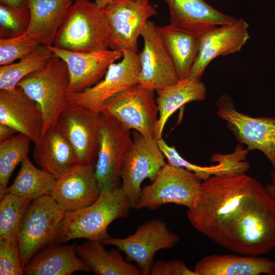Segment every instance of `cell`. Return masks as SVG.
Listing matches in <instances>:
<instances>
[{"instance_id":"5","label":"cell","mask_w":275,"mask_h":275,"mask_svg":"<svg viewBox=\"0 0 275 275\" xmlns=\"http://www.w3.org/2000/svg\"><path fill=\"white\" fill-rule=\"evenodd\" d=\"M69 80L66 63L53 55L44 68L26 76L18 84L17 86L35 100L41 109V135L56 125L66 106Z\"/></svg>"},{"instance_id":"17","label":"cell","mask_w":275,"mask_h":275,"mask_svg":"<svg viewBox=\"0 0 275 275\" xmlns=\"http://www.w3.org/2000/svg\"><path fill=\"white\" fill-rule=\"evenodd\" d=\"M53 55L66 63L69 73L68 93L81 92L104 77L113 63L122 58V51L105 49L91 52L71 51L47 45Z\"/></svg>"},{"instance_id":"13","label":"cell","mask_w":275,"mask_h":275,"mask_svg":"<svg viewBox=\"0 0 275 275\" xmlns=\"http://www.w3.org/2000/svg\"><path fill=\"white\" fill-rule=\"evenodd\" d=\"M217 115L227 123V127L248 150H259L270 161L275 170V118H254L238 112L231 97H220Z\"/></svg>"},{"instance_id":"9","label":"cell","mask_w":275,"mask_h":275,"mask_svg":"<svg viewBox=\"0 0 275 275\" xmlns=\"http://www.w3.org/2000/svg\"><path fill=\"white\" fill-rule=\"evenodd\" d=\"M180 240V236L171 231L160 219L147 221L139 225L134 233L125 238L111 236L101 242L104 245L116 246L136 263L142 275H150L155 253L170 249Z\"/></svg>"},{"instance_id":"43","label":"cell","mask_w":275,"mask_h":275,"mask_svg":"<svg viewBox=\"0 0 275 275\" xmlns=\"http://www.w3.org/2000/svg\"><path fill=\"white\" fill-rule=\"evenodd\" d=\"M81 1V0H73L74 2H76V1Z\"/></svg>"},{"instance_id":"38","label":"cell","mask_w":275,"mask_h":275,"mask_svg":"<svg viewBox=\"0 0 275 275\" xmlns=\"http://www.w3.org/2000/svg\"><path fill=\"white\" fill-rule=\"evenodd\" d=\"M0 3L15 10H25L29 9L27 5V0H0Z\"/></svg>"},{"instance_id":"35","label":"cell","mask_w":275,"mask_h":275,"mask_svg":"<svg viewBox=\"0 0 275 275\" xmlns=\"http://www.w3.org/2000/svg\"><path fill=\"white\" fill-rule=\"evenodd\" d=\"M40 45L39 42L20 37L11 39H0V65L12 64L35 50Z\"/></svg>"},{"instance_id":"28","label":"cell","mask_w":275,"mask_h":275,"mask_svg":"<svg viewBox=\"0 0 275 275\" xmlns=\"http://www.w3.org/2000/svg\"><path fill=\"white\" fill-rule=\"evenodd\" d=\"M157 27L179 79L189 77L199 52V36L171 24Z\"/></svg>"},{"instance_id":"37","label":"cell","mask_w":275,"mask_h":275,"mask_svg":"<svg viewBox=\"0 0 275 275\" xmlns=\"http://www.w3.org/2000/svg\"><path fill=\"white\" fill-rule=\"evenodd\" d=\"M151 275H197L179 260H159L153 263Z\"/></svg>"},{"instance_id":"12","label":"cell","mask_w":275,"mask_h":275,"mask_svg":"<svg viewBox=\"0 0 275 275\" xmlns=\"http://www.w3.org/2000/svg\"><path fill=\"white\" fill-rule=\"evenodd\" d=\"M111 31V49L138 52V40L148 19L156 14L149 2L113 0L101 8Z\"/></svg>"},{"instance_id":"40","label":"cell","mask_w":275,"mask_h":275,"mask_svg":"<svg viewBox=\"0 0 275 275\" xmlns=\"http://www.w3.org/2000/svg\"><path fill=\"white\" fill-rule=\"evenodd\" d=\"M271 181L265 188L269 194L275 199V170L270 173Z\"/></svg>"},{"instance_id":"1","label":"cell","mask_w":275,"mask_h":275,"mask_svg":"<svg viewBox=\"0 0 275 275\" xmlns=\"http://www.w3.org/2000/svg\"><path fill=\"white\" fill-rule=\"evenodd\" d=\"M262 185L245 173L213 175L202 182L195 205L187 210V218L197 231L214 241Z\"/></svg>"},{"instance_id":"3","label":"cell","mask_w":275,"mask_h":275,"mask_svg":"<svg viewBox=\"0 0 275 275\" xmlns=\"http://www.w3.org/2000/svg\"><path fill=\"white\" fill-rule=\"evenodd\" d=\"M132 208L119 183L103 187L92 204L66 212L56 242L64 243L72 239L85 238L101 242L109 238L107 228L119 218L126 217Z\"/></svg>"},{"instance_id":"23","label":"cell","mask_w":275,"mask_h":275,"mask_svg":"<svg viewBox=\"0 0 275 275\" xmlns=\"http://www.w3.org/2000/svg\"><path fill=\"white\" fill-rule=\"evenodd\" d=\"M33 157L41 169L56 179L77 163L72 145L57 125L47 130L35 143Z\"/></svg>"},{"instance_id":"29","label":"cell","mask_w":275,"mask_h":275,"mask_svg":"<svg viewBox=\"0 0 275 275\" xmlns=\"http://www.w3.org/2000/svg\"><path fill=\"white\" fill-rule=\"evenodd\" d=\"M78 257L96 275H142L138 266L126 261L120 251H107L98 240H87L76 246Z\"/></svg>"},{"instance_id":"41","label":"cell","mask_w":275,"mask_h":275,"mask_svg":"<svg viewBox=\"0 0 275 275\" xmlns=\"http://www.w3.org/2000/svg\"><path fill=\"white\" fill-rule=\"evenodd\" d=\"M112 1L113 0H95L94 2L98 7L103 8Z\"/></svg>"},{"instance_id":"15","label":"cell","mask_w":275,"mask_h":275,"mask_svg":"<svg viewBox=\"0 0 275 275\" xmlns=\"http://www.w3.org/2000/svg\"><path fill=\"white\" fill-rule=\"evenodd\" d=\"M141 36L144 43L143 50L139 53V84L157 91L177 83L178 76L157 26L148 20Z\"/></svg>"},{"instance_id":"42","label":"cell","mask_w":275,"mask_h":275,"mask_svg":"<svg viewBox=\"0 0 275 275\" xmlns=\"http://www.w3.org/2000/svg\"><path fill=\"white\" fill-rule=\"evenodd\" d=\"M140 1H142L145 2H149L150 0H140Z\"/></svg>"},{"instance_id":"19","label":"cell","mask_w":275,"mask_h":275,"mask_svg":"<svg viewBox=\"0 0 275 275\" xmlns=\"http://www.w3.org/2000/svg\"><path fill=\"white\" fill-rule=\"evenodd\" d=\"M101 190L93 164L77 163L56 179L49 195L67 212L92 204L98 199Z\"/></svg>"},{"instance_id":"31","label":"cell","mask_w":275,"mask_h":275,"mask_svg":"<svg viewBox=\"0 0 275 275\" xmlns=\"http://www.w3.org/2000/svg\"><path fill=\"white\" fill-rule=\"evenodd\" d=\"M53 56L47 46L40 45L18 62L1 66L0 90H14L23 78L44 68Z\"/></svg>"},{"instance_id":"36","label":"cell","mask_w":275,"mask_h":275,"mask_svg":"<svg viewBox=\"0 0 275 275\" xmlns=\"http://www.w3.org/2000/svg\"><path fill=\"white\" fill-rule=\"evenodd\" d=\"M17 237L0 240V274H23Z\"/></svg>"},{"instance_id":"32","label":"cell","mask_w":275,"mask_h":275,"mask_svg":"<svg viewBox=\"0 0 275 275\" xmlns=\"http://www.w3.org/2000/svg\"><path fill=\"white\" fill-rule=\"evenodd\" d=\"M31 141L28 136L18 132L0 142V187L8 188L14 170L28 156Z\"/></svg>"},{"instance_id":"34","label":"cell","mask_w":275,"mask_h":275,"mask_svg":"<svg viewBox=\"0 0 275 275\" xmlns=\"http://www.w3.org/2000/svg\"><path fill=\"white\" fill-rule=\"evenodd\" d=\"M30 20L29 9L15 10L0 3V38L22 36L26 31Z\"/></svg>"},{"instance_id":"24","label":"cell","mask_w":275,"mask_h":275,"mask_svg":"<svg viewBox=\"0 0 275 275\" xmlns=\"http://www.w3.org/2000/svg\"><path fill=\"white\" fill-rule=\"evenodd\" d=\"M75 242H54L38 252L23 268L26 275H70L77 271L89 272V267L76 253Z\"/></svg>"},{"instance_id":"21","label":"cell","mask_w":275,"mask_h":275,"mask_svg":"<svg viewBox=\"0 0 275 275\" xmlns=\"http://www.w3.org/2000/svg\"><path fill=\"white\" fill-rule=\"evenodd\" d=\"M73 0H27L30 20L20 37L53 45L57 33L67 16Z\"/></svg>"},{"instance_id":"27","label":"cell","mask_w":275,"mask_h":275,"mask_svg":"<svg viewBox=\"0 0 275 275\" xmlns=\"http://www.w3.org/2000/svg\"><path fill=\"white\" fill-rule=\"evenodd\" d=\"M156 91L159 117L154 138L158 140L162 138L163 129L169 117L185 104L204 100L206 96L207 89L200 79L188 77L179 79L177 83Z\"/></svg>"},{"instance_id":"20","label":"cell","mask_w":275,"mask_h":275,"mask_svg":"<svg viewBox=\"0 0 275 275\" xmlns=\"http://www.w3.org/2000/svg\"><path fill=\"white\" fill-rule=\"evenodd\" d=\"M0 123L6 124L37 142L41 138L43 115L39 105L19 87L0 91Z\"/></svg>"},{"instance_id":"18","label":"cell","mask_w":275,"mask_h":275,"mask_svg":"<svg viewBox=\"0 0 275 275\" xmlns=\"http://www.w3.org/2000/svg\"><path fill=\"white\" fill-rule=\"evenodd\" d=\"M248 28V23L238 18L231 24L211 27L200 34L199 52L189 78L200 79L214 58L239 51L250 38Z\"/></svg>"},{"instance_id":"14","label":"cell","mask_w":275,"mask_h":275,"mask_svg":"<svg viewBox=\"0 0 275 275\" xmlns=\"http://www.w3.org/2000/svg\"><path fill=\"white\" fill-rule=\"evenodd\" d=\"M164 155L157 140L136 134L125 159L120 178L121 187L132 208L141 193V184L146 178L153 182L166 164Z\"/></svg>"},{"instance_id":"25","label":"cell","mask_w":275,"mask_h":275,"mask_svg":"<svg viewBox=\"0 0 275 275\" xmlns=\"http://www.w3.org/2000/svg\"><path fill=\"white\" fill-rule=\"evenodd\" d=\"M194 270L197 275H273L275 261L260 256L211 255L198 261Z\"/></svg>"},{"instance_id":"33","label":"cell","mask_w":275,"mask_h":275,"mask_svg":"<svg viewBox=\"0 0 275 275\" xmlns=\"http://www.w3.org/2000/svg\"><path fill=\"white\" fill-rule=\"evenodd\" d=\"M0 199V240L16 237L22 216L32 200L9 192Z\"/></svg>"},{"instance_id":"30","label":"cell","mask_w":275,"mask_h":275,"mask_svg":"<svg viewBox=\"0 0 275 275\" xmlns=\"http://www.w3.org/2000/svg\"><path fill=\"white\" fill-rule=\"evenodd\" d=\"M56 179L51 174L35 167L28 156L21 162V168L8 192L32 200L49 195Z\"/></svg>"},{"instance_id":"22","label":"cell","mask_w":275,"mask_h":275,"mask_svg":"<svg viewBox=\"0 0 275 275\" xmlns=\"http://www.w3.org/2000/svg\"><path fill=\"white\" fill-rule=\"evenodd\" d=\"M164 1L169 10L170 24L198 36L211 27L231 24L236 19L205 0Z\"/></svg>"},{"instance_id":"16","label":"cell","mask_w":275,"mask_h":275,"mask_svg":"<svg viewBox=\"0 0 275 275\" xmlns=\"http://www.w3.org/2000/svg\"><path fill=\"white\" fill-rule=\"evenodd\" d=\"M101 114L67 102L57 125L75 153L77 163L93 164L97 155Z\"/></svg>"},{"instance_id":"26","label":"cell","mask_w":275,"mask_h":275,"mask_svg":"<svg viewBox=\"0 0 275 275\" xmlns=\"http://www.w3.org/2000/svg\"><path fill=\"white\" fill-rule=\"evenodd\" d=\"M158 145L168 160V163L185 169L194 173L201 180H205L213 175L230 172L245 173L250 168L249 163L245 160L248 153L246 150L238 147L232 153L214 154L212 161H217L215 165L200 166L195 164L183 158L173 146H170L162 139L157 141Z\"/></svg>"},{"instance_id":"39","label":"cell","mask_w":275,"mask_h":275,"mask_svg":"<svg viewBox=\"0 0 275 275\" xmlns=\"http://www.w3.org/2000/svg\"><path fill=\"white\" fill-rule=\"evenodd\" d=\"M17 132L15 129L11 126L0 123V142L12 137Z\"/></svg>"},{"instance_id":"11","label":"cell","mask_w":275,"mask_h":275,"mask_svg":"<svg viewBox=\"0 0 275 275\" xmlns=\"http://www.w3.org/2000/svg\"><path fill=\"white\" fill-rule=\"evenodd\" d=\"M100 114L95 173L102 189L109 184L119 183L133 140L130 129L115 118Z\"/></svg>"},{"instance_id":"8","label":"cell","mask_w":275,"mask_h":275,"mask_svg":"<svg viewBox=\"0 0 275 275\" xmlns=\"http://www.w3.org/2000/svg\"><path fill=\"white\" fill-rule=\"evenodd\" d=\"M154 91L138 84L108 99L100 113L115 118L130 130L155 139L159 111Z\"/></svg>"},{"instance_id":"10","label":"cell","mask_w":275,"mask_h":275,"mask_svg":"<svg viewBox=\"0 0 275 275\" xmlns=\"http://www.w3.org/2000/svg\"><path fill=\"white\" fill-rule=\"evenodd\" d=\"M122 51V60L110 64L103 79L81 92L67 93V102L100 113L108 99L139 84L141 71L139 54L130 50Z\"/></svg>"},{"instance_id":"7","label":"cell","mask_w":275,"mask_h":275,"mask_svg":"<svg viewBox=\"0 0 275 275\" xmlns=\"http://www.w3.org/2000/svg\"><path fill=\"white\" fill-rule=\"evenodd\" d=\"M201 181L194 173L166 163L152 183L142 188L134 208L156 210L170 203L191 208L197 200Z\"/></svg>"},{"instance_id":"2","label":"cell","mask_w":275,"mask_h":275,"mask_svg":"<svg viewBox=\"0 0 275 275\" xmlns=\"http://www.w3.org/2000/svg\"><path fill=\"white\" fill-rule=\"evenodd\" d=\"M215 243L240 255L259 256L275 248V199L262 185L251 204Z\"/></svg>"},{"instance_id":"4","label":"cell","mask_w":275,"mask_h":275,"mask_svg":"<svg viewBox=\"0 0 275 275\" xmlns=\"http://www.w3.org/2000/svg\"><path fill=\"white\" fill-rule=\"evenodd\" d=\"M111 31L102 9L89 0L74 2L53 44L69 51L91 52L109 47Z\"/></svg>"},{"instance_id":"6","label":"cell","mask_w":275,"mask_h":275,"mask_svg":"<svg viewBox=\"0 0 275 275\" xmlns=\"http://www.w3.org/2000/svg\"><path fill=\"white\" fill-rule=\"evenodd\" d=\"M66 211L46 195L33 200L21 219L17 237L24 267L40 250L56 242Z\"/></svg>"}]
</instances>
